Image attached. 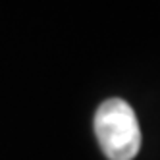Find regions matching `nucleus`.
I'll return each instance as SVG.
<instances>
[{
  "mask_svg": "<svg viewBox=\"0 0 160 160\" xmlns=\"http://www.w3.org/2000/svg\"><path fill=\"white\" fill-rule=\"evenodd\" d=\"M98 145L110 160H131L141 147V129L133 108L122 98H108L95 114Z\"/></svg>",
  "mask_w": 160,
  "mask_h": 160,
  "instance_id": "1",
  "label": "nucleus"
}]
</instances>
